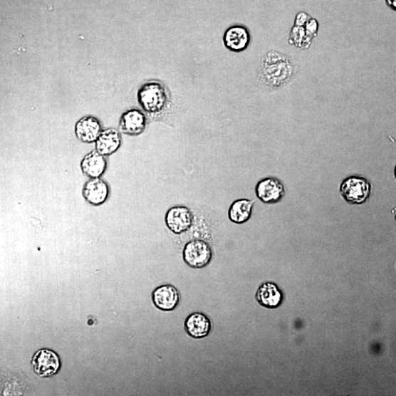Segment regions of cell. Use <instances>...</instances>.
I'll return each mask as SVG.
<instances>
[{
  "instance_id": "8",
  "label": "cell",
  "mask_w": 396,
  "mask_h": 396,
  "mask_svg": "<svg viewBox=\"0 0 396 396\" xmlns=\"http://www.w3.org/2000/svg\"><path fill=\"white\" fill-rule=\"evenodd\" d=\"M152 301L159 310L165 312L172 311L179 306L181 294L174 286L166 284L153 291Z\"/></svg>"
},
{
  "instance_id": "19",
  "label": "cell",
  "mask_w": 396,
  "mask_h": 396,
  "mask_svg": "<svg viewBox=\"0 0 396 396\" xmlns=\"http://www.w3.org/2000/svg\"><path fill=\"white\" fill-rule=\"evenodd\" d=\"M307 35L311 38H314L317 36L318 30V22L316 19L311 18L305 26Z\"/></svg>"
},
{
  "instance_id": "1",
  "label": "cell",
  "mask_w": 396,
  "mask_h": 396,
  "mask_svg": "<svg viewBox=\"0 0 396 396\" xmlns=\"http://www.w3.org/2000/svg\"><path fill=\"white\" fill-rule=\"evenodd\" d=\"M261 71L266 83L272 87H279L290 79L293 68L285 56L270 52L264 57Z\"/></svg>"
},
{
  "instance_id": "17",
  "label": "cell",
  "mask_w": 396,
  "mask_h": 396,
  "mask_svg": "<svg viewBox=\"0 0 396 396\" xmlns=\"http://www.w3.org/2000/svg\"><path fill=\"white\" fill-rule=\"evenodd\" d=\"M254 205L255 201L246 198L235 201L229 210V219L235 224H245L251 218Z\"/></svg>"
},
{
  "instance_id": "13",
  "label": "cell",
  "mask_w": 396,
  "mask_h": 396,
  "mask_svg": "<svg viewBox=\"0 0 396 396\" xmlns=\"http://www.w3.org/2000/svg\"><path fill=\"white\" fill-rule=\"evenodd\" d=\"M109 194L108 184L100 178L90 179L83 190L85 199L93 206H100L105 203Z\"/></svg>"
},
{
  "instance_id": "3",
  "label": "cell",
  "mask_w": 396,
  "mask_h": 396,
  "mask_svg": "<svg viewBox=\"0 0 396 396\" xmlns=\"http://www.w3.org/2000/svg\"><path fill=\"white\" fill-rule=\"evenodd\" d=\"M371 184L362 177L351 176L343 179L340 185V193L343 199L351 205L366 203L371 194Z\"/></svg>"
},
{
  "instance_id": "12",
  "label": "cell",
  "mask_w": 396,
  "mask_h": 396,
  "mask_svg": "<svg viewBox=\"0 0 396 396\" xmlns=\"http://www.w3.org/2000/svg\"><path fill=\"white\" fill-rule=\"evenodd\" d=\"M224 41L229 51L241 53L249 47L251 43V34L249 31L244 26H232L226 30Z\"/></svg>"
},
{
  "instance_id": "9",
  "label": "cell",
  "mask_w": 396,
  "mask_h": 396,
  "mask_svg": "<svg viewBox=\"0 0 396 396\" xmlns=\"http://www.w3.org/2000/svg\"><path fill=\"white\" fill-rule=\"evenodd\" d=\"M256 299L262 307L276 309L282 305L284 295L276 283L266 282L258 288Z\"/></svg>"
},
{
  "instance_id": "15",
  "label": "cell",
  "mask_w": 396,
  "mask_h": 396,
  "mask_svg": "<svg viewBox=\"0 0 396 396\" xmlns=\"http://www.w3.org/2000/svg\"><path fill=\"white\" fill-rule=\"evenodd\" d=\"M121 145V136L115 129L102 132L95 141V150L103 156H110L115 153Z\"/></svg>"
},
{
  "instance_id": "2",
  "label": "cell",
  "mask_w": 396,
  "mask_h": 396,
  "mask_svg": "<svg viewBox=\"0 0 396 396\" xmlns=\"http://www.w3.org/2000/svg\"><path fill=\"white\" fill-rule=\"evenodd\" d=\"M138 103L147 113L157 114L163 111L168 102L165 87L157 81L143 84L137 93Z\"/></svg>"
},
{
  "instance_id": "11",
  "label": "cell",
  "mask_w": 396,
  "mask_h": 396,
  "mask_svg": "<svg viewBox=\"0 0 396 396\" xmlns=\"http://www.w3.org/2000/svg\"><path fill=\"white\" fill-rule=\"evenodd\" d=\"M120 130L130 136H138L145 130L146 117L139 110L132 109L123 113L120 119Z\"/></svg>"
},
{
  "instance_id": "22",
  "label": "cell",
  "mask_w": 396,
  "mask_h": 396,
  "mask_svg": "<svg viewBox=\"0 0 396 396\" xmlns=\"http://www.w3.org/2000/svg\"><path fill=\"white\" fill-rule=\"evenodd\" d=\"M394 177L396 179V165H395V169H394Z\"/></svg>"
},
{
  "instance_id": "4",
  "label": "cell",
  "mask_w": 396,
  "mask_h": 396,
  "mask_svg": "<svg viewBox=\"0 0 396 396\" xmlns=\"http://www.w3.org/2000/svg\"><path fill=\"white\" fill-rule=\"evenodd\" d=\"M213 258V251L209 243L201 239L188 241L184 247L183 259L192 269H204Z\"/></svg>"
},
{
  "instance_id": "18",
  "label": "cell",
  "mask_w": 396,
  "mask_h": 396,
  "mask_svg": "<svg viewBox=\"0 0 396 396\" xmlns=\"http://www.w3.org/2000/svg\"><path fill=\"white\" fill-rule=\"evenodd\" d=\"M313 38L307 35L305 27L293 26L289 37V43L291 45L306 49L310 47Z\"/></svg>"
},
{
  "instance_id": "7",
  "label": "cell",
  "mask_w": 396,
  "mask_h": 396,
  "mask_svg": "<svg viewBox=\"0 0 396 396\" xmlns=\"http://www.w3.org/2000/svg\"><path fill=\"white\" fill-rule=\"evenodd\" d=\"M194 222V214L190 209L184 206L173 207L165 215L168 229L177 235L188 231Z\"/></svg>"
},
{
  "instance_id": "10",
  "label": "cell",
  "mask_w": 396,
  "mask_h": 396,
  "mask_svg": "<svg viewBox=\"0 0 396 396\" xmlns=\"http://www.w3.org/2000/svg\"><path fill=\"white\" fill-rule=\"evenodd\" d=\"M184 329L194 339H203L209 335L212 329L210 318L201 312L191 313L185 320Z\"/></svg>"
},
{
  "instance_id": "16",
  "label": "cell",
  "mask_w": 396,
  "mask_h": 396,
  "mask_svg": "<svg viewBox=\"0 0 396 396\" xmlns=\"http://www.w3.org/2000/svg\"><path fill=\"white\" fill-rule=\"evenodd\" d=\"M81 168L85 175L90 179L99 178L107 169L105 156L96 150L87 155L81 162Z\"/></svg>"
},
{
  "instance_id": "5",
  "label": "cell",
  "mask_w": 396,
  "mask_h": 396,
  "mask_svg": "<svg viewBox=\"0 0 396 396\" xmlns=\"http://www.w3.org/2000/svg\"><path fill=\"white\" fill-rule=\"evenodd\" d=\"M32 365L35 373L40 377L47 378L56 375L61 369V362L54 351L41 349L33 357Z\"/></svg>"
},
{
  "instance_id": "14",
  "label": "cell",
  "mask_w": 396,
  "mask_h": 396,
  "mask_svg": "<svg viewBox=\"0 0 396 396\" xmlns=\"http://www.w3.org/2000/svg\"><path fill=\"white\" fill-rule=\"evenodd\" d=\"M102 125L96 118L85 116L82 118L75 126V134L79 140L85 143H92L96 141L102 133Z\"/></svg>"
},
{
  "instance_id": "20",
  "label": "cell",
  "mask_w": 396,
  "mask_h": 396,
  "mask_svg": "<svg viewBox=\"0 0 396 396\" xmlns=\"http://www.w3.org/2000/svg\"><path fill=\"white\" fill-rule=\"evenodd\" d=\"M311 17L306 12H300L296 14L294 20V26L305 27L306 23Z\"/></svg>"
},
{
  "instance_id": "6",
  "label": "cell",
  "mask_w": 396,
  "mask_h": 396,
  "mask_svg": "<svg viewBox=\"0 0 396 396\" xmlns=\"http://www.w3.org/2000/svg\"><path fill=\"white\" fill-rule=\"evenodd\" d=\"M256 194L259 199L265 204L280 203L286 194L283 183L276 177H267L258 182Z\"/></svg>"
},
{
  "instance_id": "21",
  "label": "cell",
  "mask_w": 396,
  "mask_h": 396,
  "mask_svg": "<svg viewBox=\"0 0 396 396\" xmlns=\"http://www.w3.org/2000/svg\"><path fill=\"white\" fill-rule=\"evenodd\" d=\"M385 2L390 9L396 11V0H385Z\"/></svg>"
}]
</instances>
